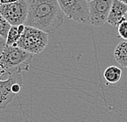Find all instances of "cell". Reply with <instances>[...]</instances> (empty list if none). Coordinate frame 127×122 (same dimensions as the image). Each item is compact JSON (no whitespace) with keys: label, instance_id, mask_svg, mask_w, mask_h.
<instances>
[{"label":"cell","instance_id":"obj_8","mask_svg":"<svg viewBox=\"0 0 127 122\" xmlns=\"http://www.w3.org/2000/svg\"><path fill=\"white\" fill-rule=\"evenodd\" d=\"M127 12V5L120 2L119 0H113L109 11L107 22L112 26H118L119 23L124 20Z\"/></svg>","mask_w":127,"mask_h":122},{"label":"cell","instance_id":"obj_10","mask_svg":"<svg viewBox=\"0 0 127 122\" xmlns=\"http://www.w3.org/2000/svg\"><path fill=\"white\" fill-rule=\"evenodd\" d=\"M114 58L118 64L127 68V42L122 41L114 50Z\"/></svg>","mask_w":127,"mask_h":122},{"label":"cell","instance_id":"obj_20","mask_svg":"<svg viewBox=\"0 0 127 122\" xmlns=\"http://www.w3.org/2000/svg\"><path fill=\"white\" fill-rule=\"evenodd\" d=\"M15 2H17V1H20V0H14Z\"/></svg>","mask_w":127,"mask_h":122},{"label":"cell","instance_id":"obj_2","mask_svg":"<svg viewBox=\"0 0 127 122\" xmlns=\"http://www.w3.org/2000/svg\"><path fill=\"white\" fill-rule=\"evenodd\" d=\"M33 55L15 46L6 45L0 56V66L6 75L21 74L30 68Z\"/></svg>","mask_w":127,"mask_h":122},{"label":"cell","instance_id":"obj_11","mask_svg":"<svg viewBox=\"0 0 127 122\" xmlns=\"http://www.w3.org/2000/svg\"><path fill=\"white\" fill-rule=\"evenodd\" d=\"M122 75V69L116 66H111L107 68L103 72V77L109 84H116L121 80Z\"/></svg>","mask_w":127,"mask_h":122},{"label":"cell","instance_id":"obj_16","mask_svg":"<svg viewBox=\"0 0 127 122\" xmlns=\"http://www.w3.org/2000/svg\"><path fill=\"white\" fill-rule=\"evenodd\" d=\"M6 75V72L3 71V69H2L1 66H0V78H1L2 75Z\"/></svg>","mask_w":127,"mask_h":122},{"label":"cell","instance_id":"obj_15","mask_svg":"<svg viewBox=\"0 0 127 122\" xmlns=\"http://www.w3.org/2000/svg\"><path fill=\"white\" fill-rule=\"evenodd\" d=\"M5 47H6V39L0 36V56H1Z\"/></svg>","mask_w":127,"mask_h":122},{"label":"cell","instance_id":"obj_6","mask_svg":"<svg viewBox=\"0 0 127 122\" xmlns=\"http://www.w3.org/2000/svg\"><path fill=\"white\" fill-rule=\"evenodd\" d=\"M113 0H93L88 2L89 21L94 26H100L107 22Z\"/></svg>","mask_w":127,"mask_h":122},{"label":"cell","instance_id":"obj_5","mask_svg":"<svg viewBox=\"0 0 127 122\" xmlns=\"http://www.w3.org/2000/svg\"><path fill=\"white\" fill-rule=\"evenodd\" d=\"M57 2L68 19L79 23L89 22L88 2L85 0H57Z\"/></svg>","mask_w":127,"mask_h":122},{"label":"cell","instance_id":"obj_3","mask_svg":"<svg viewBox=\"0 0 127 122\" xmlns=\"http://www.w3.org/2000/svg\"><path fill=\"white\" fill-rule=\"evenodd\" d=\"M48 43V34L31 26L25 25L16 47L31 54H38L44 50Z\"/></svg>","mask_w":127,"mask_h":122},{"label":"cell","instance_id":"obj_14","mask_svg":"<svg viewBox=\"0 0 127 122\" xmlns=\"http://www.w3.org/2000/svg\"><path fill=\"white\" fill-rule=\"evenodd\" d=\"M21 85H22V83H15L14 85H12V86H11V91H12L13 94H17L21 92Z\"/></svg>","mask_w":127,"mask_h":122},{"label":"cell","instance_id":"obj_9","mask_svg":"<svg viewBox=\"0 0 127 122\" xmlns=\"http://www.w3.org/2000/svg\"><path fill=\"white\" fill-rule=\"evenodd\" d=\"M25 25H11L9 32H8L7 37L6 39V45L7 46H16L17 42L19 41L22 33L24 32Z\"/></svg>","mask_w":127,"mask_h":122},{"label":"cell","instance_id":"obj_12","mask_svg":"<svg viewBox=\"0 0 127 122\" xmlns=\"http://www.w3.org/2000/svg\"><path fill=\"white\" fill-rule=\"evenodd\" d=\"M11 25L0 15V36L3 39H7L8 32H9Z\"/></svg>","mask_w":127,"mask_h":122},{"label":"cell","instance_id":"obj_7","mask_svg":"<svg viewBox=\"0 0 127 122\" xmlns=\"http://www.w3.org/2000/svg\"><path fill=\"white\" fill-rule=\"evenodd\" d=\"M15 83H22L21 74L8 75L5 80H0V110H5L16 94L11 91V86Z\"/></svg>","mask_w":127,"mask_h":122},{"label":"cell","instance_id":"obj_4","mask_svg":"<svg viewBox=\"0 0 127 122\" xmlns=\"http://www.w3.org/2000/svg\"><path fill=\"white\" fill-rule=\"evenodd\" d=\"M0 15L11 25H25L28 15L27 0H20L7 4H0Z\"/></svg>","mask_w":127,"mask_h":122},{"label":"cell","instance_id":"obj_1","mask_svg":"<svg viewBox=\"0 0 127 122\" xmlns=\"http://www.w3.org/2000/svg\"><path fill=\"white\" fill-rule=\"evenodd\" d=\"M26 26L34 27L52 34L62 26L65 15L57 0H27Z\"/></svg>","mask_w":127,"mask_h":122},{"label":"cell","instance_id":"obj_19","mask_svg":"<svg viewBox=\"0 0 127 122\" xmlns=\"http://www.w3.org/2000/svg\"><path fill=\"white\" fill-rule=\"evenodd\" d=\"M85 1H86L87 2H91V1H93V0H85Z\"/></svg>","mask_w":127,"mask_h":122},{"label":"cell","instance_id":"obj_18","mask_svg":"<svg viewBox=\"0 0 127 122\" xmlns=\"http://www.w3.org/2000/svg\"><path fill=\"white\" fill-rule=\"evenodd\" d=\"M124 20H126V21H127V12H126V14L125 17H124Z\"/></svg>","mask_w":127,"mask_h":122},{"label":"cell","instance_id":"obj_13","mask_svg":"<svg viewBox=\"0 0 127 122\" xmlns=\"http://www.w3.org/2000/svg\"><path fill=\"white\" fill-rule=\"evenodd\" d=\"M117 31L119 37L123 39L127 40V21L126 20H122L119 23L117 26Z\"/></svg>","mask_w":127,"mask_h":122},{"label":"cell","instance_id":"obj_17","mask_svg":"<svg viewBox=\"0 0 127 122\" xmlns=\"http://www.w3.org/2000/svg\"><path fill=\"white\" fill-rule=\"evenodd\" d=\"M120 2H123V3H125V4H126L127 5V0H119Z\"/></svg>","mask_w":127,"mask_h":122}]
</instances>
